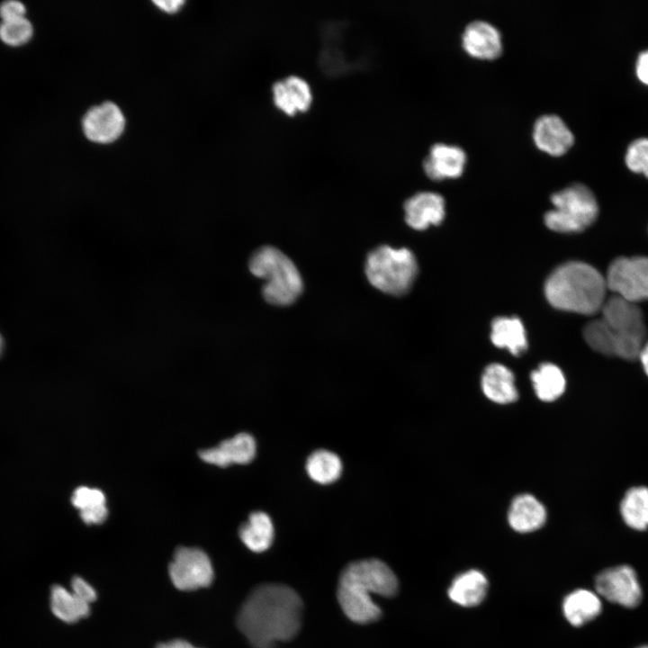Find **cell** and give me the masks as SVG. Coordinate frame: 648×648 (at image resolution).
Returning <instances> with one entry per match:
<instances>
[{
    "instance_id": "9",
    "label": "cell",
    "mask_w": 648,
    "mask_h": 648,
    "mask_svg": "<svg viewBox=\"0 0 648 648\" xmlns=\"http://www.w3.org/2000/svg\"><path fill=\"white\" fill-rule=\"evenodd\" d=\"M172 583L180 590L208 587L213 580V568L208 555L194 547H179L168 567Z\"/></svg>"
},
{
    "instance_id": "18",
    "label": "cell",
    "mask_w": 648,
    "mask_h": 648,
    "mask_svg": "<svg viewBox=\"0 0 648 648\" xmlns=\"http://www.w3.org/2000/svg\"><path fill=\"white\" fill-rule=\"evenodd\" d=\"M508 520L510 526L518 532H532L545 523L546 509L533 495H518L510 505Z\"/></svg>"
},
{
    "instance_id": "26",
    "label": "cell",
    "mask_w": 648,
    "mask_h": 648,
    "mask_svg": "<svg viewBox=\"0 0 648 648\" xmlns=\"http://www.w3.org/2000/svg\"><path fill=\"white\" fill-rule=\"evenodd\" d=\"M50 608L53 614L66 623H75L90 612L88 603L60 585L51 588Z\"/></svg>"
},
{
    "instance_id": "20",
    "label": "cell",
    "mask_w": 648,
    "mask_h": 648,
    "mask_svg": "<svg viewBox=\"0 0 648 648\" xmlns=\"http://www.w3.org/2000/svg\"><path fill=\"white\" fill-rule=\"evenodd\" d=\"M490 338L496 346L506 348L516 356L527 348L525 328L516 317L496 318L491 323Z\"/></svg>"
},
{
    "instance_id": "12",
    "label": "cell",
    "mask_w": 648,
    "mask_h": 648,
    "mask_svg": "<svg viewBox=\"0 0 648 648\" xmlns=\"http://www.w3.org/2000/svg\"><path fill=\"white\" fill-rule=\"evenodd\" d=\"M533 139L541 150L561 156L572 146L574 135L564 121L557 114H544L534 123Z\"/></svg>"
},
{
    "instance_id": "25",
    "label": "cell",
    "mask_w": 648,
    "mask_h": 648,
    "mask_svg": "<svg viewBox=\"0 0 648 648\" xmlns=\"http://www.w3.org/2000/svg\"><path fill=\"white\" fill-rule=\"evenodd\" d=\"M530 377L537 398L543 401L555 400L565 390L564 375L554 364H541L531 373Z\"/></svg>"
},
{
    "instance_id": "11",
    "label": "cell",
    "mask_w": 648,
    "mask_h": 648,
    "mask_svg": "<svg viewBox=\"0 0 648 648\" xmlns=\"http://www.w3.org/2000/svg\"><path fill=\"white\" fill-rule=\"evenodd\" d=\"M125 127L121 109L112 102L92 107L85 114L82 128L86 137L96 143H111L117 140Z\"/></svg>"
},
{
    "instance_id": "38",
    "label": "cell",
    "mask_w": 648,
    "mask_h": 648,
    "mask_svg": "<svg viewBox=\"0 0 648 648\" xmlns=\"http://www.w3.org/2000/svg\"><path fill=\"white\" fill-rule=\"evenodd\" d=\"M638 648H648V645H643V646H640V647H638Z\"/></svg>"
},
{
    "instance_id": "34",
    "label": "cell",
    "mask_w": 648,
    "mask_h": 648,
    "mask_svg": "<svg viewBox=\"0 0 648 648\" xmlns=\"http://www.w3.org/2000/svg\"><path fill=\"white\" fill-rule=\"evenodd\" d=\"M154 4L163 12L168 14L176 13L184 4L182 0L154 1Z\"/></svg>"
},
{
    "instance_id": "6",
    "label": "cell",
    "mask_w": 648,
    "mask_h": 648,
    "mask_svg": "<svg viewBox=\"0 0 648 648\" xmlns=\"http://www.w3.org/2000/svg\"><path fill=\"white\" fill-rule=\"evenodd\" d=\"M553 210L544 215L552 230L576 233L590 227L597 219L598 205L591 190L583 184H572L552 194Z\"/></svg>"
},
{
    "instance_id": "27",
    "label": "cell",
    "mask_w": 648,
    "mask_h": 648,
    "mask_svg": "<svg viewBox=\"0 0 648 648\" xmlns=\"http://www.w3.org/2000/svg\"><path fill=\"white\" fill-rule=\"evenodd\" d=\"M305 469L309 477L315 482L329 484L340 477L342 463L335 453L326 449H319L309 455Z\"/></svg>"
},
{
    "instance_id": "17",
    "label": "cell",
    "mask_w": 648,
    "mask_h": 648,
    "mask_svg": "<svg viewBox=\"0 0 648 648\" xmlns=\"http://www.w3.org/2000/svg\"><path fill=\"white\" fill-rule=\"evenodd\" d=\"M272 94L274 105L288 115L307 111L312 102L309 83L295 75L275 81Z\"/></svg>"
},
{
    "instance_id": "2",
    "label": "cell",
    "mask_w": 648,
    "mask_h": 648,
    "mask_svg": "<svg viewBox=\"0 0 648 648\" xmlns=\"http://www.w3.org/2000/svg\"><path fill=\"white\" fill-rule=\"evenodd\" d=\"M397 590V577L390 567L380 560L366 559L351 562L343 570L338 600L350 620L366 624L377 620L382 614L373 595L392 597Z\"/></svg>"
},
{
    "instance_id": "21",
    "label": "cell",
    "mask_w": 648,
    "mask_h": 648,
    "mask_svg": "<svg viewBox=\"0 0 648 648\" xmlns=\"http://www.w3.org/2000/svg\"><path fill=\"white\" fill-rule=\"evenodd\" d=\"M488 589L483 573L471 570L458 575L452 582L448 595L450 598L464 607L476 606L482 601Z\"/></svg>"
},
{
    "instance_id": "32",
    "label": "cell",
    "mask_w": 648,
    "mask_h": 648,
    "mask_svg": "<svg viewBox=\"0 0 648 648\" xmlns=\"http://www.w3.org/2000/svg\"><path fill=\"white\" fill-rule=\"evenodd\" d=\"M71 591L89 605L96 598L94 589L79 576L73 577L71 580Z\"/></svg>"
},
{
    "instance_id": "33",
    "label": "cell",
    "mask_w": 648,
    "mask_h": 648,
    "mask_svg": "<svg viewBox=\"0 0 648 648\" xmlns=\"http://www.w3.org/2000/svg\"><path fill=\"white\" fill-rule=\"evenodd\" d=\"M635 73L639 81L648 86V50L639 54L635 63Z\"/></svg>"
},
{
    "instance_id": "1",
    "label": "cell",
    "mask_w": 648,
    "mask_h": 648,
    "mask_svg": "<svg viewBox=\"0 0 648 648\" xmlns=\"http://www.w3.org/2000/svg\"><path fill=\"white\" fill-rule=\"evenodd\" d=\"M300 596L290 587L263 584L248 597L238 615V627L254 648H274L298 633L302 615Z\"/></svg>"
},
{
    "instance_id": "13",
    "label": "cell",
    "mask_w": 648,
    "mask_h": 648,
    "mask_svg": "<svg viewBox=\"0 0 648 648\" xmlns=\"http://www.w3.org/2000/svg\"><path fill=\"white\" fill-rule=\"evenodd\" d=\"M256 452L254 437L248 433L237 434L220 442L217 446L199 452L200 458L211 464L226 467L232 464L250 463Z\"/></svg>"
},
{
    "instance_id": "31",
    "label": "cell",
    "mask_w": 648,
    "mask_h": 648,
    "mask_svg": "<svg viewBox=\"0 0 648 648\" xmlns=\"http://www.w3.org/2000/svg\"><path fill=\"white\" fill-rule=\"evenodd\" d=\"M26 6L18 0H7L0 4L1 21H10L26 17Z\"/></svg>"
},
{
    "instance_id": "16",
    "label": "cell",
    "mask_w": 648,
    "mask_h": 648,
    "mask_svg": "<svg viewBox=\"0 0 648 648\" xmlns=\"http://www.w3.org/2000/svg\"><path fill=\"white\" fill-rule=\"evenodd\" d=\"M405 220L415 230L439 224L445 217V200L434 192H419L404 203Z\"/></svg>"
},
{
    "instance_id": "3",
    "label": "cell",
    "mask_w": 648,
    "mask_h": 648,
    "mask_svg": "<svg viewBox=\"0 0 648 648\" xmlns=\"http://www.w3.org/2000/svg\"><path fill=\"white\" fill-rule=\"evenodd\" d=\"M608 290L605 277L592 266L580 261L561 265L548 276L544 294L556 309L592 315L599 311Z\"/></svg>"
},
{
    "instance_id": "29",
    "label": "cell",
    "mask_w": 648,
    "mask_h": 648,
    "mask_svg": "<svg viewBox=\"0 0 648 648\" xmlns=\"http://www.w3.org/2000/svg\"><path fill=\"white\" fill-rule=\"evenodd\" d=\"M33 32V26L26 17L0 22V40L11 47H20L28 43Z\"/></svg>"
},
{
    "instance_id": "19",
    "label": "cell",
    "mask_w": 648,
    "mask_h": 648,
    "mask_svg": "<svg viewBox=\"0 0 648 648\" xmlns=\"http://www.w3.org/2000/svg\"><path fill=\"white\" fill-rule=\"evenodd\" d=\"M482 388L485 396L496 403H511L518 398L513 373L500 364H491L485 368Z\"/></svg>"
},
{
    "instance_id": "28",
    "label": "cell",
    "mask_w": 648,
    "mask_h": 648,
    "mask_svg": "<svg viewBox=\"0 0 648 648\" xmlns=\"http://www.w3.org/2000/svg\"><path fill=\"white\" fill-rule=\"evenodd\" d=\"M620 511L630 527L644 530L648 527V488L634 487L626 491L621 501Z\"/></svg>"
},
{
    "instance_id": "36",
    "label": "cell",
    "mask_w": 648,
    "mask_h": 648,
    "mask_svg": "<svg viewBox=\"0 0 648 648\" xmlns=\"http://www.w3.org/2000/svg\"><path fill=\"white\" fill-rule=\"evenodd\" d=\"M638 358L643 364L645 374L648 375V341L644 343Z\"/></svg>"
},
{
    "instance_id": "22",
    "label": "cell",
    "mask_w": 648,
    "mask_h": 648,
    "mask_svg": "<svg viewBox=\"0 0 648 648\" xmlns=\"http://www.w3.org/2000/svg\"><path fill=\"white\" fill-rule=\"evenodd\" d=\"M238 534L241 541L249 550L261 553L271 546L274 528L266 513L256 511L251 513L248 521L241 525Z\"/></svg>"
},
{
    "instance_id": "10",
    "label": "cell",
    "mask_w": 648,
    "mask_h": 648,
    "mask_svg": "<svg viewBox=\"0 0 648 648\" xmlns=\"http://www.w3.org/2000/svg\"><path fill=\"white\" fill-rule=\"evenodd\" d=\"M595 587L606 599L626 608H634L642 599V589L636 573L628 565L602 571L596 577Z\"/></svg>"
},
{
    "instance_id": "8",
    "label": "cell",
    "mask_w": 648,
    "mask_h": 648,
    "mask_svg": "<svg viewBox=\"0 0 648 648\" xmlns=\"http://www.w3.org/2000/svg\"><path fill=\"white\" fill-rule=\"evenodd\" d=\"M608 290L634 303L648 300V257L621 256L608 266Z\"/></svg>"
},
{
    "instance_id": "14",
    "label": "cell",
    "mask_w": 648,
    "mask_h": 648,
    "mask_svg": "<svg viewBox=\"0 0 648 648\" xmlns=\"http://www.w3.org/2000/svg\"><path fill=\"white\" fill-rule=\"evenodd\" d=\"M462 46L474 58L492 59L502 52L501 34L490 22L474 20L465 26L462 33Z\"/></svg>"
},
{
    "instance_id": "30",
    "label": "cell",
    "mask_w": 648,
    "mask_h": 648,
    "mask_svg": "<svg viewBox=\"0 0 648 648\" xmlns=\"http://www.w3.org/2000/svg\"><path fill=\"white\" fill-rule=\"evenodd\" d=\"M625 161L632 172L642 174L648 178V138H639L632 141L626 149Z\"/></svg>"
},
{
    "instance_id": "24",
    "label": "cell",
    "mask_w": 648,
    "mask_h": 648,
    "mask_svg": "<svg viewBox=\"0 0 648 648\" xmlns=\"http://www.w3.org/2000/svg\"><path fill=\"white\" fill-rule=\"evenodd\" d=\"M71 501L79 510L80 517L86 524H100L107 518L105 496L98 489L78 487L73 492Z\"/></svg>"
},
{
    "instance_id": "23",
    "label": "cell",
    "mask_w": 648,
    "mask_h": 648,
    "mask_svg": "<svg viewBox=\"0 0 648 648\" xmlns=\"http://www.w3.org/2000/svg\"><path fill=\"white\" fill-rule=\"evenodd\" d=\"M601 601L593 592L577 590L563 600L562 609L566 619L574 626H580L594 619L601 612Z\"/></svg>"
},
{
    "instance_id": "37",
    "label": "cell",
    "mask_w": 648,
    "mask_h": 648,
    "mask_svg": "<svg viewBox=\"0 0 648 648\" xmlns=\"http://www.w3.org/2000/svg\"><path fill=\"white\" fill-rule=\"evenodd\" d=\"M4 347V338L2 335L0 334V356L2 355Z\"/></svg>"
},
{
    "instance_id": "15",
    "label": "cell",
    "mask_w": 648,
    "mask_h": 648,
    "mask_svg": "<svg viewBox=\"0 0 648 648\" xmlns=\"http://www.w3.org/2000/svg\"><path fill=\"white\" fill-rule=\"evenodd\" d=\"M465 163L466 154L461 147L438 142L430 147L422 166L429 178L442 180L460 176Z\"/></svg>"
},
{
    "instance_id": "4",
    "label": "cell",
    "mask_w": 648,
    "mask_h": 648,
    "mask_svg": "<svg viewBox=\"0 0 648 648\" xmlns=\"http://www.w3.org/2000/svg\"><path fill=\"white\" fill-rule=\"evenodd\" d=\"M249 270L266 280L263 295L271 304L289 305L302 292V278L296 266L275 248L267 246L256 250L249 260Z\"/></svg>"
},
{
    "instance_id": "7",
    "label": "cell",
    "mask_w": 648,
    "mask_h": 648,
    "mask_svg": "<svg viewBox=\"0 0 648 648\" xmlns=\"http://www.w3.org/2000/svg\"><path fill=\"white\" fill-rule=\"evenodd\" d=\"M600 311V318L619 338L628 359L638 358L646 328L643 311L637 303L613 294L606 299Z\"/></svg>"
},
{
    "instance_id": "35",
    "label": "cell",
    "mask_w": 648,
    "mask_h": 648,
    "mask_svg": "<svg viewBox=\"0 0 648 648\" xmlns=\"http://www.w3.org/2000/svg\"><path fill=\"white\" fill-rule=\"evenodd\" d=\"M157 648H197L184 640H173L167 643L160 644Z\"/></svg>"
},
{
    "instance_id": "5",
    "label": "cell",
    "mask_w": 648,
    "mask_h": 648,
    "mask_svg": "<svg viewBox=\"0 0 648 648\" xmlns=\"http://www.w3.org/2000/svg\"><path fill=\"white\" fill-rule=\"evenodd\" d=\"M365 274L374 287L399 296L411 288L418 274V264L413 253L407 248L381 246L367 256Z\"/></svg>"
}]
</instances>
